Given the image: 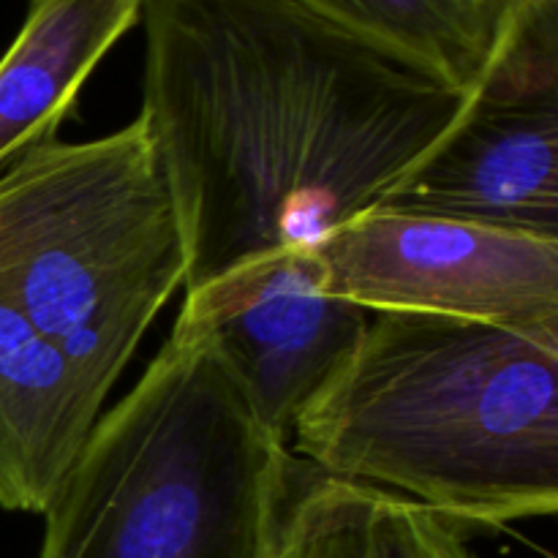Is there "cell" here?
<instances>
[{"mask_svg": "<svg viewBox=\"0 0 558 558\" xmlns=\"http://www.w3.org/2000/svg\"><path fill=\"white\" fill-rule=\"evenodd\" d=\"M140 22L185 294L385 205L477 98L300 0H142Z\"/></svg>", "mask_w": 558, "mask_h": 558, "instance_id": "obj_1", "label": "cell"}, {"mask_svg": "<svg viewBox=\"0 0 558 558\" xmlns=\"http://www.w3.org/2000/svg\"><path fill=\"white\" fill-rule=\"evenodd\" d=\"M294 450L463 529L558 510V330L371 314L294 420Z\"/></svg>", "mask_w": 558, "mask_h": 558, "instance_id": "obj_2", "label": "cell"}, {"mask_svg": "<svg viewBox=\"0 0 558 558\" xmlns=\"http://www.w3.org/2000/svg\"><path fill=\"white\" fill-rule=\"evenodd\" d=\"M292 469L213 338L172 330L98 417L38 558H272Z\"/></svg>", "mask_w": 558, "mask_h": 558, "instance_id": "obj_3", "label": "cell"}, {"mask_svg": "<svg viewBox=\"0 0 558 558\" xmlns=\"http://www.w3.org/2000/svg\"><path fill=\"white\" fill-rule=\"evenodd\" d=\"M185 243L145 114L0 167V298L101 401L185 283Z\"/></svg>", "mask_w": 558, "mask_h": 558, "instance_id": "obj_4", "label": "cell"}, {"mask_svg": "<svg viewBox=\"0 0 558 558\" xmlns=\"http://www.w3.org/2000/svg\"><path fill=\"white\" fill-rule=\"evenodd\" d=\"M325 287L371 314L558 330V240L376 207L316 245Z\"/></svg>", "mask_w": 558, "mask_h": 558, "instance_id": "obj_5", "label": "cell"}, {"mask_svg": "<svg viewBox=\"0 0 558 558\" xmlns=\"http://www.w3.org/2000/svg\"><path fill=\"white\" fill-rule=\"evenodd\" d=\"M368 319L371 311L327 292L316 248L248 262L183 294L178 314L210 332L256 417L283 441Z\"/></svg>", "mask_w": 558, "mask_h": 558, "instance_id": "obj_6", "label": "cell"}, {"mask_svg": "<svg viewBox=\"0 0 558 558\" xmlns=\"http://www.w3.org/2000/svg\"><path fill=\"white\" fill-rule=\"evenodd\" d=\"M558 80L496 76L381 207L558 240Z\"/></svg>", "mask_w": 558, "mask_h": 558, "instance_id": "obj_7", "label": "cell"}, {"mask_svg": "<svg viewBox=\"0 0 558 558\" xmlns=\"http://www.w3.org/2000/svg\"><path fill=\"white\" fill-rule=\"evenodd\" d=\"M104 401L0 298V507L44 515L101 417Z\"/></svg>", "mask_w": 558, "mask_h": 558, "instance_id": "obj_8", "label": "cell"}, {"mask_svg": "<svg viewBox=\"0 0 558 558\" xmlns=\"http://www.w3.org/2000/svg\"><path fill=\"white\" fill-rule=\"evenodd\" d=\"M381 52L463 93L485 90L558 0H300Z\"/></svg>", "mask_w": 558, "mask_h": 558, "instance_id": "obj_9", "label": "cell"}, {"mask_svg": "<svg viewBox=\"0 0 558 558\" xmlns=\"http://www.w3.org/2000/svg\"><path fill=\"white\" fill-rule=\"evenodd\" d=\"M140 16L142 0H31L0 58V167L58 136L87 76Z\"/></svg>", "mask_w": 558, "mask_h": 558, "instance_id": "obj_10", "label": "cell"}, {"mask_svg": "<svg viewBox=\"0 0 558 558\" xmlns=\"http://www.w3.org/2000/svg\"><path fill=\"white\" fill-rule=\"evenodd\" d=\"M272 558H477L469 532L412 499L314 472L292 480Z\"/></svg>", "mask_w": 558, "mask_h": 558, "instance_id": "obj_11", "label": "cell"}]
</instances>
